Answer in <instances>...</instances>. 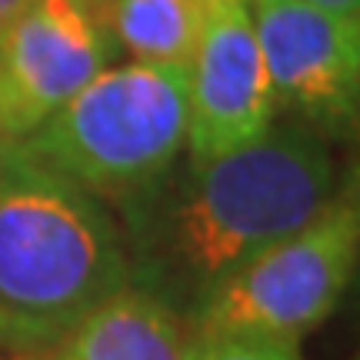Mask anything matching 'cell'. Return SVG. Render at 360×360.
Here are the masks:
<instances>
[{"label": "cell", "mask_w": 360, "mask_h": 360, "mask_svg": "<svg viewBox=\"0 0 360 360\" xmlns=\"http://www.w3.org/2000/svg\"><path fill=\"white\" fill-rule=\"evenodd\" d=\"M187 143V64L103 67L20 141L94 197L134 200L157 187Z\"/></svg>", "instance_id": "cell-3"}, {"label": "cell", "mask_w": 360, "mask_h": 360, "mask_svg": "<svg viewBox=\"0 0 360 360\" xmlns=\"http://www.w3.org/2000/svg\"><path fill=\"white\" fill-rule=\"evenodd\" d=\"M337 197V164L321 130L304 120L270 124L254 141L191 164L160 224V264L143 287L170 281L191 307L260 250L307 227Z\"/></svg>", "instance_id": "cell-2"}, {"label": "cell", "mask_w": 360, "mask_h": 360, "mask_svg": "<svg viewBox=\"0 0 360 360\" xmlns=\"http://www.w3.org/2000/svg\"><path fill=\"white\" fill-rule=\"evenodd\" d=\"M87 4H90V7H94V11H97V7H101L103 0H87Z\"/></svg>", "instance_id": "cell-13"}, {"label": "cell", "mask_w": 360, "mask_h": 360, "mask_svg": "<svg viewBox=\"0 0 360 360\" xmlns=\"http://www.w3.org/2000/svg\"><path fill=\"white\" fill-rule=\"evenodd\" d=\"M24 7H27V0H0V30L11 24V20L24 11Z\"/></svg>", "instance_id": "cell-12"}, {"label": "cell", "mask_w": 360, "mask_h": 360, "mask_svg": "<svg viewBox=\"0 0 360 360\" xmlns=\"http://www.w3.org/2000/svg\"><path fill=\"white\" fill-rule=\"evenodd\" d=\"M360 214L354 191H337L307 227L260 250L191 307L193 334L254 330L300 340L347 294L357 267Z\"/></svg>", "instance_id": "cell-4"}, {"label": "cell", "mask_w": 360, "mask_h": 360, "mask_svg": "<svg viewBox=\"0 0 360 360\" xmlns=\"http://www.w3.org/2000/svg\"><path fill=\"white\" fill-rule=\"evenodd\" d=\"M40 360H193V330L170 300L130 281Z\"/></svg>", "instance_id": "cell-8"}, {"label": "cell", "mask_w": 360, "mask_h": 360, "mask_svg": "<svg viewBox=\"0 0 360 360\" xmlns=\"http://www.w3.org/2000/svg\"><path fill=\"white\" fill-rule=\"evenodd\" d=\"M193 360H304L300 340L254 330H204L193 334Z\"/></svg>", "instance_id": "cell-10"}, {"label": "cell", "mask_w": 360, "mask_h": 360, "mask_svg": "<svg viewBox=\"0 0 360 360\" xmlns=\"http://www.w3.org/2000/svg\"><path fill=\"white\" fill-rule=\"evenodd\" d=\"M87 0H27L0 30V137L24 141L77 97L110 60Z\"/></svg>", "instance_id": "cell-5"}, {"label": "cell", "mask_w": 360, "mask_h": 360, "mask_svg": "<svg viewBox=\"0 0 360 360\" xmlns=\"http://www.w3.org/2000/svg\"><path fill=\"white\" fill-rule=\"evenodd\" d=\"M97 17L114 51L141 64H187L200 30V0H103Z\"/></svg>", "instance_id": "cell-9"}, {"label": "cell", "mask_w": 360, "mask_h": 360, "mask_svg": "<svg viewBox=\"0 0 360 360\" xmlns=\"http://www.w3.org/2000/svg\"><path fill=\"white\" fill-rule=\"evenodd\" d=\"M130 281L101 197L0 137V354L44 357Z\"/></svg>", "instance_id": "cell-1"}, {"label": "cell", "mask_w": 360, "mask_h": 360, "mask_svg": "<svg viewBox=\"0 0 360 360\" xmlns=\"http://www.w3.org/2000/svg\"><path fill=\"white\" fill-rule=\"evenodd\" d=\"M314 7H321L327 13H337V17H344V20H357L360 17V0H307Z\"/></svg>", "instance_id": "cell-11"}, {"label": "cell", "mask_w": 360, "mask_h": 360, "mask_svg": "<svg viewBox=\"0 0 360 360\" xmlns=\"http://www.w3.org/2000/svg\"><path fill=\"white\" fill-rule=\"evenodd\" d=\"M277 107L327 134H350L360 94V24L307 0H247Z\"/></svg>", "instance_id": "cell-6"}, {"label": "cell", "mask_w": 360, "mask_h": 360, "mask_svg": "<svg viewBox=\"0 0 360 360\" xmlns=\"http://www.w3.org/2000/svg\"><path fill=\"white\" fill-rule=\"evenodd\" d=\"M274 114L277 101L247 0H200V30L187 60L191 164L254 141Z\"/></svg>", "instance_id": "cell-7"}]
</instances>
